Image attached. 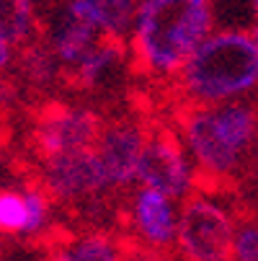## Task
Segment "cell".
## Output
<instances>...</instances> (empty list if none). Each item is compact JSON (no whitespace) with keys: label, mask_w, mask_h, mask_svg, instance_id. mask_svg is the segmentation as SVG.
<instances>
[{"label":"cell","mask_w":258,"mask_h":261,"mask_svg":"<svg viewBox=\"0 0 258 261\" xmlns=\"http://www.w3.org/2000/svg\"><path fill=\"white\" fill-rule=\"evenodd\" d=\"M212 261H235V258H233V256L227 253V256H219V258H212Z\"/></svg>","instance_id":"21"},{"label":"cell","mask_w":258,"mask_h":261,"mask_svg":"<svg viewBox=\"0 0 258 261\" xmlns=\"http://www.w3.org/2000/svg\"><path fill=\"white\" fill-rule=\"evenodd\" d=\"M16 57H18V47L11 44L6 36H0V75H3V72H8V70L13 67Z\"/></svg>","instance_id":"18"},{"label":"cell","mask_w":258,"mask_h":261,"mask_svg":"<svg viewBox=\"0 0 258 261\" xmlns=\"http://www.w3.org/2000/svg\"><path fill=\"white\" fill-rule=\"evenodd\" d=\"M21 67H23L26 81L34 86H49L62 70L49 44H39V42L21 47Z\"/></svg>","instance_id":"16"},{"label":"cell","mask_w":258,"mask_h":261,"mask_svg":"<svg viewBox=\"0 0 258 261\" xmlns=\"http://www.w3.org/2000/svg\"><path fill=\"white\" fill-rule=\"evenodd\" d=\"M238 217L233 207L209 192H194L181 202L176 248L186 261H212L233 251Z\"/></svg>","instance_id":"4"},{"label":"cell","mask_w":258,"mask_h":261,"mask_svg":"<svg viewBox=\"0 0 258 261\" xmlns=\"http://www.w3.org/2000/svg\"><path fill=\"white\" fill-rule=\"evenodd\" d=\"M0 161H3V147H0Z\"/></svg>","instance_id":"23"},{"label":"cell","mask_w":258,"mask_h":261,"mask_svg":"<svg viewBox=\"0 0 258 261\" xmlns=\"http://www.w3.org/2000/svg\"><path fill=\"white\" fill-rule=\"evenodd\" d=\"M199 171L183 145L181 135L173 129L150 132L137 168V184L153 186L183 202L199 189Z\"/></svg>","instance_id":"5"},{"label":"cell","mask_w":258,"mask_h":261,"mask_svg":"<svg viewBox=\"0 0 258 261\" xmlns=\"http://www.w3.org/2000/svg\"><path fill=\"white\" fill-rule=\"evenodd\" d=\"M137 6L139 0H65L62 13L91 26L101 36L127 42L134 26Z\"/></svg>","instance_id":"11"},{"label":"cell","mask_w":258,"mask_h":261,"mask_svg":"<svg viewBox=\"0 0 258 261\" xmlns=\"http://www.w3.org/2000/svg\"><path fill=\"white\" fill-rule=\"evenodd\" d=\"M248 6H250V11H253V16L258 21V0H248Z\"/></svg>","instance_id":"20"},{"label":"cell","mask_w":258,"mask_h":261,"mask_svg":"<svg viewBox=\"0 0 258 261\" xmlns=\"http://www.w3.org/2000/svg\"><path fill=\"white\" fill-rule=\"evenodd\" d=\"M54 199L44 186H0V236L36 238L49 230Z\"/></svg>","instance_id":"10"},{"label":"cell","mask_w":258,"mask_h":261,"mask_svg":"<svg viewBox=\"0 0 258 261\" xmlns=\"http://www.w3.org/2000/svg\"><path fill=\"white\" fill-rule=\"evenodd\" d=\"M147 137H150V132L134 119H117L101 127L93 147L103 163L111 192L129 189L137 184V168Z\"/></svg>","instance_id":"9"},{"label":"cell","mask_w":258,"mask_h":261,"mask_svg":"<svg viewBox=\"0 0 258 261\" xmlns=\"http://www.w3.org/2000/svg\"><path fill=\"white\" fill-rule=\"evenodd\" d=\"M178 135L199 171V178L227 184L245 173L258 142V109L245 98L191 103L181 114Z\"/></svg>","instance_id":"1"},{"label":"cell","mask_w":258,"mask_h":261,"mask_svg":"<svg viewBox=\"0 0 258 261\" xmlns=\"http://www.w3.org/2000/svg\"><path fill=\"white\" fill-rule=\"evenodd\" d=\"M253 39H255V44H258V23H255V29H253Z\"/></svg>","instance_id":"22"},{"label":"cell","mask_w":258,"mask_h":261,"mask_svg":"<svg viewBox=\"0 0 258 261\" xmlns=\"http://www.w3.org/2000/svg\"><path fill=\"white\" fill-rule=\"evenodd\" d=\"M245 173L250 176V189H258V142H255V150H253V158H250Z\"/></svg>","instance_id":"19"},{"label":"cell","mask_w":258,"mask_h":261,"mask_svg":"<svg viewBox=\"0 0 258 261\" xmlns=\"http://www.w3.org/2000/svg\"><path fill=\"white\" fill-rule=\"evenodd\" d=\"M212 31V0H139L129 52L145 75L176 78Z\"/></svg>","instance_id":"2"},{"label":"cell","mask_w":258,"mask_h":261,"mask_svg":"<svg viewBox=\"0 0 258 261\" xmlns=\"http://www.w3.org/2000/svg\"><path fill=\"white\" fill-rule=\"evenodd\" d=\"M230 256L235 261H258V220L238 222Z\"/></svg>","instance_id":"17"},{"label":"cell","mask_w":258,"mask_h":261,"mask_svg":"<svg viewBox=\"0 0 258 261\" xmlns=\"http://www.w3.org/2000/svg\"><path fill=\"white\" fill-rule=\"evenodd\" d=\"M39 13L34 0H0V36L16 47H26L36 39Z\"/></svg>","instance_id":"15"},{"label":"cell","mask_w":258,"mask_h":261,"mask_svg":"<svg viewBox=\"0 0 258 261\" xmlns=\"http://www.w3.org/2000/svg\"><path fill=\"white\" fill-rule=\"evenodd\" d=\"M42 186L54 202H88L103 192H111L96 147L44 158Z\"/></svg>","instance_id":"6"},{"label":"cell","mask_w":258,"mask_h":261,"mask_svg":"<svg viewBox=\"0 0 258 261\" xmlns=\"http://www.w3.org/2000/svg\"><path fill=\"white\" fill-rule=\"evenodd\" d=\"M98 39H101L98 31H93L91 26L70 18V16H65L60 11V16L54 18V23L49 29L47 44L54 52L57 62L62 65V70H75L85 60V55L98 44Z\"/></svg>","instance_id":"12"},{"label":"cell","mask_w":258,"mask_h":261,"mask_svg":"<svg viewBox=\"0 0 258 261\" xmlns=\"http://www.w3.org/2000/svg\"><path fill=\"white\" fill-rule=\"evenodd\" d=\"M176 78L181 93L191 103L245 98L258 88V44L253 31H212Z\"/></svg>","instance_id":"3"},{"label":"cell","mask_w":258,"mask_h":261,"mask_svg":"<svg viewBox=\"0 0 258 261\" xmlns=\"http://www.w3.org/2000/svg\"><path fill=\"white\" fill-rule=\"evenodd\" d=\"M103 122L93 109L60 103L44 109L39 114L31 129V140L42 158H52L72 150H83V147H93Z\"/></svg>","instance_id":"7"},{"label":"cell","mask_w":258,"mask_h":261,"mask_svg":"<svg viewBox=\"0 0 258 261\" xmlns=\"http://www.w3.org/2000/svg\"><path fill=\"white\" fill-rule=\"evenodd\" d=\"M49 261H124V246L106 230H88L54 243Z\"/></svg>","instance_id":"14"},{"label":"cell","mask_w":258,"mask_h":261,"mask_svg":"<svg viewBox=\"0 0 258 261\" xmlns=\"http://www.w3.org/2000/svg\"><path fill=\"white\" fill-rule=\"evenodd\" d=\"M129 228L132 236L150 251H168L176 248L178 238V220H181V202L153 186L134 184L129 197Z\"/></svg>","instance_id":"8"},{"label":"cell","mask_w":258,"mask_h":261,"mask_svg":"<svg viewBox=\"0 0 258 261\" xmlns=\"http://www.w3.org/2000/svg\"><path fill=\"white\" fill-rule=\"evenodd\" d=\"M127 62V47L122 39H108L101 36L98 44L85 55V60L72 70V78L83 88H101L119 75V70Z\"/></svg>","instance_id":"13"}]
</instances>
